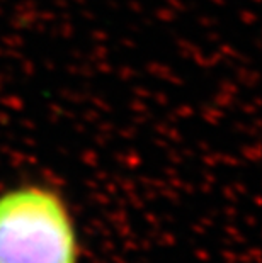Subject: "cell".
<instances>
[{
  "label": "cell",
  "instance_id": "obj_1",
  "mask_svg": "<svg viewBox=\"0 0 262 263\" xmlns=\"http://www.w3.org/2000/svg\"><path fill=\"white\" fill-rule=\"evenodd\" d=\"M77 234L58 194L26 183L0 194V263H77Z\"/></svg>",
  "mask_w": 262,
  "mask_h": 263
}]
</instances>
